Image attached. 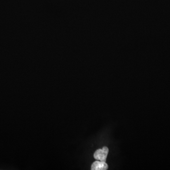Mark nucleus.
Here are the masks:
<instances>
[{
    "instance_id": "f03ea898",
    "label": "nucleus",
    "mask_w": 170,
    "mask_h": 170,
    "mask_svg": "<svg viewBox=\"0 0 170 170\" xmlns=\"http://www.w3.org/2000/svg\"><path fill=\"white\" fill-rule=\"evenodd\" d=\"M108 168V166L106 162L97 160L93 163L91 169L92 170H106Z\"/></svg>"
},
{
    "instance_id": "f257e3e1",
    "label": "nucleus",
    "mask_w": 170,
    "mask_h": 170,
    "mask_svg": "<svg viewBox=\"0 0 170 170\" xmlns=\"http://www.w3.org/2000/svg\"><path fill=\"white\" fill-rule=\"evenodd\" d=\"M108 152L109 149L106 147H104L102 149H97L94 153V158L97 160L106 162Z\"/></svg>"
}]
</instances>
